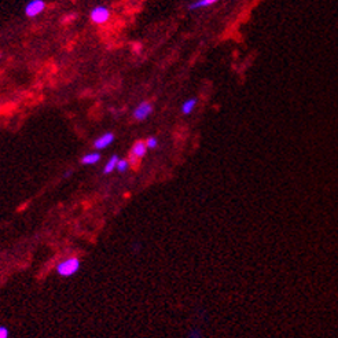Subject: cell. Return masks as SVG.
Listing matches in <instances>:
<instances>
[{
  "instance_id": "cell-12",
  "label": "cell",
  "mask_w": 338,
  "mask_h": 338,
  "mask_svg": "<svg viewBox=\"0 0 338 338\" xmlns=\"http://www.w3.org/2000/svg\"><path fill=\"white\" fill-rule=\"evenodd\" d=\"M187 338H202V331L199 330V329H197V327H194V329H191V330L189 331Z\"/></svg>"
},
{
  "instance_id": "cell-8",
  "label": "cell",
  "mask_w": 338,
  "mask_h": 338,
  "mask_svg": "<svg viewBox=\"0 0 338 338\" xmlns=\"http://www.w3.org/2000/svg\"><path fill=\"white\" fill-rule=\"evenodd\" d=\"M220 0H197L194 3H191L189 6V10H197V8H202V7H209L212 6L214 3H217Z\"/></svg>"
},
{
  "instance_id": "cell-9",
  "label": "cell",
  "mask_w": 338,
  "mask_h": 338,
  "mask_svg": "<svg viewBox=\"0 0 338 338\" xmlns=\"http://www.w3.org/2000/svg\"><path fill=\"white\" fill-rule=\"evenodd\" d=\"M196 106H197V99L196 98H190V99H187L186 102L181 105V113L183 114H190L191 111L196 109Z\"/></svg>"
},
{
  "instance_id": "cell-1",
  "label": "cell",
  "mask_w": 338,
  "mask_h": 338,
  "mask_svg": "<svg viewBox=\"0 0 338 338\" xmlns=\"http://www.w3.org/2000/svg\"><path fill=\"white\" fill-rule=\"evenodd\" d=\"M80 267H81V261L79 257H68L56 266V274L63 278H69L76 272H79Z\"/></svg>"
},
{
  "instance_id": "cell-7",
  "label": "cell",
  "mask_w": 338,
  "mask_h": 338,
  "mask_svg": "<svg viewBox=\"0 0 338 338\" xmlns=\"http://www.w3.org/2000/svg\"><path fill=\"white\" fill-rule=\"evenodd\" d=\"M101 160V154L99 153H88L84 157L81 158V164L84 165H94V164H98Z\"/></svg>"
},
{
  "instance_id": "cell-13",
  "label": "cell",
  "mask_w": 338,
  "mask_h": 338,
  "mask_svg": "<svg viewBox=\"0 0 338 338\" xmlns=\"http://www.w3.org/2000/svg\"><path fill=\"white\" fill-rule=\"evenodd\" d=\"M146 146H147V149H156L158 146L157 138H154V136L149 138V139L146 141Z\"/></svg>"
},
{
  "instance_id": "cell-3",
  "label": "cell",
  "mask_w": 338,
  "mask_h": 338,
  "mask_svg": "<svg viewBox=\"0 0 338 338\" xmlns=\"http://www.w3.org/2000/svg\"><path fill=\"white\" fill-rule=\"evenodd\" d=\"M147 150L149 149H147V146H146V142H143V141L136 142L134 146H132V149H131L129 164H131V162H132V164H136L139 160H142V158L146 156Z\"/></svg>"
},
{
  "instance_id": "cell-14",
  "label": "cell",
  "mask_w": 338,
  "mask_h": 338,
  "mask_svg": "<svg viewBox=\"0 0 338 338\" xmlns=\"http://www.w3.org/2000/svg\"><path fill=\"white\" fill-rule=\"evenodd\" d=\"M10 337V330L6 326L0 324V338H8Z\"/></svg>"
},
{
  "instance_id": "cell-10",
  "label": "cell",
  "mask_w": 338,
  "mask_h": 338,
  "mask_svg": "<svg viewBox=\"0 0 338 338\" xmlns=\"http://www.w3.org/2000/svg\"><path fill=\"white\" fill-rule=\"evenodd\" d=\"M120 158L117 157V156H111L110 160L106 162V165H105V168H103V173L105 175H109V173H111L114 169H116V166H117V162Z\"/></svg>"
},
{
  "instance_id": "cell-2",
  "label": "cell",
  "mask_w": 338,
  "mask_h": 338,
  "mask_svg": "<svg viewBox=\"0 0 338 338\" xmlns=\"http://www.w3.org/2000/svg\"><path fill=\"white\" fill-rule=\"evenodd\" d=\"M110 18V10L105 6H98L91 11V21L94 24H105Z\"/></svg>"
},
{
  "instance_id": "cell-4",
  "label": "cell",
  "mask_w": 338,
  "mask_h": 338,
  "mask_svg": "<svg viewBox=\"0 0 338 338\" xmlns=\"http://www.w3.org/2000/svg\"><path fill=\"white\" fill-rule=\"evenodd\" d=\"M44 8H46L44 0H31L25 7V14L33 18V17H37L39 14H41L44 11Z\"/></svg>"
},
{
  "instance_id": "cell-6",
  "label": "cell",
  "mask_w": 338,
  "mask_h": 338,
  "mask_svg": "<svg viewBox=\"0 0 338 338\" xmlns=\"http://www.w3.org/2000/svg\"><path fill=\"white\" fill-rule=\"evenodd\" d=\"M113 142H114V134L106 132V134H103L102 136H99L98 139H95L94 147L96 150H103L106 149V147H109Z\"/></svg>"
},
{
  "instance_id": "cell-11",
  "label": "cell",
  "mask_w": 338,
  "mask_h": 338,
  "mask_svg": "<svg viewBox=\"0 0 338 338\" xmlns=\"http://www.w3.org/2000/svg\"><path fill=\"white\" fill-rule=\"evenodd\" d=\"M129 165H131V164H129V160H118L116 169H117L118 172L124 173L126 172V169L129 168Z\"/></svg>"
},
{
  "instance_id": "cell-5",
  "label": "cell",
  "mask_w": 338,
  "mask_h": 338,
  "mask_svg": "<svg viewBox=\"0 0 338 338\" xmlns=\"http://www.w3.org/2000/svg\"><path fill=\"white\" fill-rule=\"evenodd\" d=\"M151 113H153V105L150 102H142L134 110V118L138 121H143L149 117Z\"/></svg>"
}]
</instances>
